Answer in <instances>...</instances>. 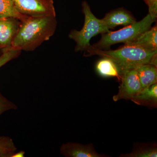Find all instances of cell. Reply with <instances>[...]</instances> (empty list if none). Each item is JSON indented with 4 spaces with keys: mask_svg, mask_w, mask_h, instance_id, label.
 Masks as SVG:
<instances>
[{
    "mask_svg": "<svg viewBox=\"0 0 157 157\" xmlns=\"http://www.w3.org/2000/svg\"><path fill=\"white\" fill-rule=\"evenodd\" d=\"M57 26L56 16L29 17L21 21L11 46L15 50H34L53 35Z\"/></svg>",
    "mask_w": 157,
    "mask_h": 157,
    "instance_id": "cell-1",
    "label": "cell"
},
{
    "mask_svg": "<svg viewBox=\"0 0 157 157\" xmlns=\"http://www.w3.org/2000/svg\"><path fill=\"white\" fill-rule=\"evenodd\" d=\"M88 56H101L111 59L118 69L121 76L124 73L142 64L157 67V52L133 45H125L114 50L105 51L91 48L87 50Z\"/></svg>",
    "mask_w": 157,
    "mask_h": 157,
    "instance_id": "cell-2",
    "label": "cell"
},
{
    "mask_svg": "<svg viewBox=\"0 0 157 157\" xmlns=\"http://www.w3.org/2000/svg\"><path fill=\"white\" fill-rule=\"evenodd\" d=\"M82 8L85 17L83 27L80 31L73 30L69 35V38L76 42L75 51L76 52L88 50L91 48L90 41L93 37L109 32L101 19H98L93 14L87 2H82Z\"/></svg>",
    "mask_w": 157,
    "mask_h": 157,
    "instance_id": "cell-3",
    "label": "cell"
},
{
    "mask_svg": "<svg viewBox=\"0 0 157 157\" xmlns=\"http://www.w3.org/2000/svg\"><path fill=\"white\" fill-rule=\"evenodd\" d=\"M155 20L148 14L140 21H136L119 30L102 34L101 39L93 45L92 48L102 50L117 43L125 44L151 28Z\"/></svg>",
    "mask_w": 157,
    "mask_h": 157,
    "instance_id": "cell-4",
    "label": "cell"
},
{
    "mask_svg": "<svg viewBox=\"0 0 157 157\" xmlns=\"http://www.w3.org/2000/svg\"><path fill=\"white\" fill-rule=\"evenodd\" d=\"M17 11L28 17L56 16L52 0H12Z\"/></svg>",
    "mask_w": 157,
    "mask_h": 157,
    "instance_id": "cell-5",
    "label": "cell"
},
{
    "mask_svg": "<svg viewBox=\"0 0 157 157\" xmlns=\"http://www.w3.org/2000/svg\"><path fill=\"white\" fill-rule=\"evenodd\" d=\"M121 81L118 92L113 98L115 102L123 99L132 101L142 90L135 69L124 73L122 75Z\"/></svg>",
    "mask_w": 157,
    "mask_h": 157,
    "instance_id": "cell-6",
    "label": "cell"
},
{
    "mask_svg": "<svg viewBox=\"0 0 157 157\" xmlns=\"http://www.w3.org/2000/svg\"><path fill=\"white\" fill-rule=\"evenodd\" d=\"M60 152L66 157H106L100 154L95 149L92 144H82L73 142L64 144L60 148Z\"/></svg>",
    "mask_w": 157,
    "mask_h": 157,
    "instance_id": "cell-7",
    "label": "cell"
},
{
    "mask_svg": "<svg viewBox=\"0 0 157 157\" xmlns=\"http://www.w3.org/2000/svg\"><path fill=\"white\" fill-rule=\"evenodd\" d=\"M21 21L13 17L0 18V48L11 46Z\"/></svg>",
    "mask_w": 157,
    "mask_h": 157,
    "instance_id": "cell-8",
    "label": "cell"
},
{
    "mask_svg": "<svg viewBox=\"0 0 157 157\" xmlns=\"http://www.w3.org/2000/svg\"><path fill=\"white\" fill-rule=\"evenodd\" d=\"M101 21L109 30L120 25L126 26L136 21L135 18L123 9H117L109 12Z\"/></svg>",
    "mask_w": 157,
    "mask_h": 157,
    "instance_id": "cell-9",
    "label": "cell"
},
{
    "mask_svg": "<svg viewBox=\"0 0 157 157\" xmlns=\"http://www.w3.org/2000/svg\"><path fill=\"white\" fill-rule=\"evenodd\" d=\"M125 45L138 46L151 51L157 52V26H155L141 33Z\"/></svg>",
    "mask_w": 157,
    "mask_h": 157,
    "instance_id": "cell-10",
    "label": "cell"
},
{
    "mask_svg": "<svg viewBox=\"0 0 157 157\" xmlns=\"http://www.w3.org/2000/svg\"><path fill=\"white\" fill-rule=\"evenodd\" d=\"M135 69L137 71L142 89L157 83V67L145 64L140 65Z\"/></svg>",
    "mask_w": 157,
    "mask_h": 157,
    "instance_id": "cell-11",
    "label": "cell"
},
{
    "mask_svg": "<svg viewBox=\"0 0 157 157\" xmlns=\"http://www.w3.org/2000/svg\"><path fill=\"white\" fill-rule=\"evenodd\" d=\"M96 70L101 76L104 77H117L121 78L116 65L111 59L107 57L100 60L96 65Z\"/></svg>",
    "mask_w": 157,
    "mask_h": 157,
    "instance_id": "cell-12",
    "label": "cell"
},
{
    "mask_svg": "<svg viewBox=\"0 0 157 157\" xmlns=\"http://www.w3.org/2000/svg\"><path fill=\"white\" fill-rule=\"evenodd\" d=\"M132 101L138 105H156L157 83L143 89Z\"/></svg>",
    "mask_w": 157,
    "mask_h": 157,
    "instance_id": "cell-13",
    "label": "cell"
},
{
    "mask_svg": "<svg viewBox=\"0 0 157 157\" xmlns=\"http://www.w3.org/2000/svg\"><path fill=\"white\" fill-rule=\"evenodd\" d=\"M28 17L17 11L12 0H0V18L13 17L23 21Z\"/></svg>",
    "mask_w": 157,
    "mask_h": 157,
    "instance_id": "cell-14",
    "label": "cell"
},
{
    "mask_svg": "<svg viewBox=\"0 0 157 157\" xmlns=\"http://www.w3.org/2000/svg\"><path fill=\"white\" fill-rule=\"evenodd\" d=\"M121 155V157H157V149L155 147L137 144L135 145L132 153Z\"/></svg>",
    "mask_w": 157,
    "mask_h": 157,
    "instance_id": "cell-15",
    "label": "cell"
},
{
    "mask_svg": "<svg viewBox=\"0 0 157 157\" xmlns=\"http://www.w3.org/2000/svg\"><path fill=\"white\" fill-rule=\"evenodd\" d=\"M13 140L9 137H0V157H11L17 151Z\"/></svg>",
    "mask_w": 157,
    "mask_h": 157,
    "instance_id": "cell-16",
    "label": "cell"
},
{
    "mask_svg": "<svg viewBox=\"0 0 157 157\" xmlns=\"http://www.w3.org/2000/svg\"><path fill=\"white\" fill-rule=\"evenodd\" d=\"M20 53L21 51L10 48L4 50L2 54L0 56V68L11 60L17 58Z\"/></svg>",
    "mask_w": 157,
    "mask_h": 157,
    "instance_id": "cell-17",
    "label": "cell"
},
{
    "mask_svg": "<svg viewBox=\"0 0 157 157\" xmlns=\"http://www.w3.org/2000/svg\"><path fill=\"white\" fill-rule=\"evenodd\" d=\"M17 109L16 104L3 97L0 93V115L5 111Z\"/></svg>",
    "mask_w": 157,
    "mask_h": 157,
    "instance_id": "cell-18",
    "label": "cell"
},
{
    "mask_svg": "<svg viewBox=\"0 0 157 157\" xmlns=\"http://www.w3.org/2000/svg\"><path fill=\"white\" fill-rule=\"evenodd\" d=\"M148 7V14L153 18L157 17V0H144Z\"/></svg>",
    "mask_w": 157,
    "mask_h": 157,
    "instance_id": "cell-19",
    "label": "cell"
},
{
    "mask_svg": "<svg viewBox=\"0 0 157 157\" xmlns=\"http://www.w3.org/2000/svg\"><path fill=\"white\" fill-rule=\"evenodd\" d=\"M25 151H20L18 152H15L11 157H25Z\"/></svg>",
    "mask_w": 157,
    "mask_h": 157,
    "instance_id": "cell-20",
    "label": "cell"
}]
</instances>
